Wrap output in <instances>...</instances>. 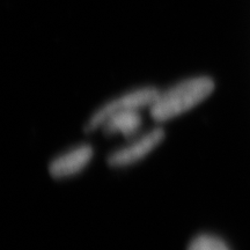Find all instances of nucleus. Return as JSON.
I'll return each instance as SVG.
<instances>
[{"mask_svg": "<svg viewBox=\"0 0 250 250\" xmlns=\"http://www.w3.org/2000/svg\"><path fill=\"white\" fill-rule=\"evenodd\" d=\"M214 80L208 76L193 77L180 81L160 92L158 99L149 108V114L153 120L159 123L168 122L204 102L214 92Z\"/></svg>", "mask_w": 250, "mask_h": 250, "instance_id": "f257e3e1", "label": "nucleus"}, {"mask_svg": "<svg viewBox=\"0 0 250 250\" xmlns=\"http://www.w3.org/2000/svg\"><path fill=\"white\" fill-rule=\"evenodd\" d=\"M160 92L161 90L153 86L140 87V88L132 89L116 99L105 102L104 104H102L93 112L85 125V131L92 132V131L102 127L105 121L117 111L126 110V109H130V110H142L145 108L149 109L155 102V100L158 99Z\"/></svg>", "mask_w": 250, "mask_h": 250, "instance_id": "f03ea898", "label": "nucleus"}, {"mask_svg": "<svg viewBox=\"0 0 250 250\" xmlns=\"http://www.w3.org/2000/svg\"><path fill=\"white\" fill-rule=\"evenodd\" d=\"M166 133L162 127H155L142 134L129 145L116 149L109 154L108 164L115 168H123L142 161L146 156L158 148L165 140Z\"/></svg>", "mask_w": 250, "mask_h": 250, "instance_id": "7ed1b4c3", "label": "nucleus"}, {"mask_svg": "<svg viewBox=\"0 0 250 250\" xmlns=\"http://www.w3.org/2000/svg\"><path fill=\"white\" fill-rule=\"evenodd\" d=\"M94 148L89 144H81L62 153L50 162L49 173L55 179H66L79 174L90 164Z\"/></svg>", "mask_w": 250, "mask_h": 250, "instance_id": "20e7f679", "label": "nucleus"}, {"mask_svg": "<svg viewBox=\"0 0 250 250\" xmlns=\"http://www.w3.org/2000/svg\"><path fill=\"white\" fill-rule=\"evenodd\" d=\"M143 125V117L140 110H121L112 114L102 125L105 134H122L131 138L138 133Z\"/></svg>", "mask_w": 250, "mask_h": 250, "instance_id": "39448f33", "label": "nucleus"}, {"mask_svg": "<svg viewBox=\"0 0 250 250\" xmlns=\"http://www.w3.org/2000/svg\"><path fill=\"white\" fill-rule=\"evenodd\" d=\"M188 250H230L221 237L212 234H199L193 237Z\"/></svg>", "mask_w": 250, "mask_h": 250, "instance_id": "423d86ee", "label": "nucleus"}]
</instances>
